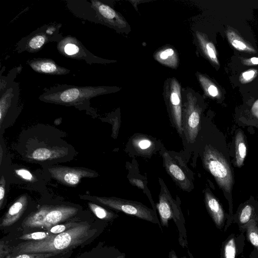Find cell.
Returning a JSON list of instances; mask_svg holds the SVG:
<instances>
[{"mask_svg": "<svg viewBox=\"0 0 258 258\" xmlns=\"http://www.w3.org/2000/svg\"><path fill=\"white\" fill-rule=\"evenodd\" d=\"M96 229L86 223H77L67 230L40 240L21 243L12 250V254L60 253L75 248L91 237Z\"/></svg>", "mask_w": 258, "mask_h": 258, "instance_id": "6da1fadb", "label": "cell"}, {"mask_svg": "<svg viewBox=\"0 0 258 258\" xmlns=\"http://www.w3.org/2000/svg\"><path fill=\"white\" fill-rule=\"evenodd\" d=\"M202 161L204 168L213 175L222 190L229 203L230 212H232V191L235 178L224 136L222 135L218 145L206 144Z\"/></svg>", "mask_w": 258, "mask_h": 258, "instance_id": "7a4b0ae2", "label": "cell"}, {"mask_svg": "<svg viewBox=\"0 0 258 258\" xmlns=\"http://www.w3.org/2000/svg\"><path fill=\"white\" fill-rule=\"evenodd\" d=\"M101 87H78L70 85H58L46 89L39 99L45 102L75 105L89 101L91 98L105 93Z\"/></svg>", "mask_w": 258, "mask_h": 258, "instance_id": "3957f363", "label": "cell"}, {"mask_svg": "<svg viewBox=\"0 0 258 258\" xmlns=\"http://www.w3.org/2000/svg\"><path fill=\"white\" fill-rule=\"evenodd\" d=\"M77 209L67 206L43 207L28 216L22 227L26 228L50 229L74 216Z\"/></svg>", "mask_w": 258, "mask_h": 258, "instance_id": "277c9868", "label": "cell"}, {"mask_svg": "<svg viewBox=\"0 0 258 258\" xmlns=\"http://www.w3.org/2000/svg\"><path fill=\"white\" fill-rule=\"evenodd\" d=\"M162 156L167 173L182 190L190 191L194 188V176L182 159L168 151H164Z\"/></svg>", "mask_w": 258, "mask_h": 258, "instance_id": "5b68a950", "label": "cell"}, {"mask_svg": "<svg viewBox=\"0 0 258 258\" xmlns=\"http://www.w3.org/2000/svg\"><path fill=\"white\" fill-rule=\"evenodd\" d=\"M61 25H45L22 39L18 44L20 52L27 51L34 52L39 50L49 41L61 40L63 37L59 34Z\"/></svg>", "mask_w": 258, "mask_h": 258, "instance_id": "8992f818", "label": "cell"}, {"mask_svg": "<svg viewBox=\"0 0 258 258\" xmlns=\"http://www.w3.org/2000/svg\"><path fill=\"white\" fill-rule=\"evenodd\" d=\"M98 201L114 210L149 222H157L154 212L140 202L116 198H99Z\"/></svg>", "mask_w": 258, "mask_h": 258, "instance_id": "52a82bcc", "label": "cell"}, {"mask_svg": "<svg viewBox=\"0 0 258 258\" xmlns=\"http://www.w3.org/2000/svg\"><path fill=\"white\" fill-rule=\"evenodd\" d=\"M159 181L161 189L157 208L162 225L168 227L169 220L173 219L175 222L179 219L181 211L179 204L172 198L164 181L160 178Z\"/></svg>", "mask_w": 258, "mask_h": 258, "instance_id": "ba28073f", "label": "cell"}, {"mask_svg": "<svg viewBox=\"0 0 258 258\" xmlns=\"http://www.w3.org/2000/svg\"><path fill=\"white\" fill-rule=\"evenodd\" d=\"M60 52L73 58L85 59L90 64L95 63L96 57L88 51L78 40L68 36L62 39L57 46Z\"/></svg>", "mask_w": 258, "mask_h": 258, "instance_id": "9c48e42d", "label": "cell"}, {"mask_svg": "<svg viewBox=\"0 0 258 258\" xmlns=\"http://www.w3.org/2000/svg\"><path fill=\"white\" fill-rule=\"evenodd\" d=\"M204 202L206 209L217 227L223 225L225 213L218 199L209 188L204 191Z\"/></svg>", "mask_w": 258, "mask_h": 258, "instance_id": "30bf717a", "label": "cell"}, {"mask_svg": "<svg viewBox=\"0 0 258 258\" xmlns=\"http://www.w3.org/2000/svg\"><path fill=\"white\" fill-rule=\"evenodd\" d=\"M28 64L35 72L50 75H65L70 70L57 65L51 59L47 58H34L28 61Z\"/></svg>", "mask_w": 258, "mask_h": 258, "instance_id": "8fae6325", "label": "cell"}, {"mask_svg": "<svg viewBox=\"0 0 258 258\" xmlns=\"http://www.w3.org/2000/svg\"><path fill=\"white\" fill-rule=\"evenodd\" d=\"M234 161L236 167L241 168L244 164L247 151L246 137L240 128L237 129L234 138Z\"/></svg>", "mask_w": 258, "mask_h": 258, "instance_id": "7c38bea8", "label": "cell"}, {"mask_svg": "<svg viewBox=\"0 0 258 258\" xmlns=\"http://www.w3.org/2000/svg\"><path fill=\"white\" fill-rule=\"evenodd\" d=\"M257 210H258V198L251 196L239 208L238 211H237L239 224L244 226L251 220H256Z\"/></svg>", "mask_w": 258, "mask_h": 258, "instance_id": "4fadbf2b", "label": "cell"}, {"mask_svg": "<svg viewBox=\"0 0 258 258\" xmlns=\"http://www.w3.org/2000/svg\"><path fill=\"white\" fill-rule=\"evenodd\" d=\"M26 203L27 201L25 197H22L15 202L3 218L1 227H8L16 222L24 211Z\"/></svg>", "mask_w": 258, "mask_h": 258, "instance_id": "5bb4252c", "label": "cell"}, {"mask_svg": "<svg viewBox=\"0 0 258 258\" xmlns=\"http://www.w3.org/2000/svg\"><path fill=\"white\" fill-rule=\"evenodd\" d=\"M247 238L251 244L258 250V225L257 220L252 219L245 226Z\"/></svg>", "mask_w": 258, "mask_h": 258, "instance_id": "9a60e30c", "label": "cell"}, {"mask_svg": "<svg viewBox=\"0 0 258 258\" xmlns=\"http://www.w3.org/2000/svg\"><path fill=\"white\" fill-rule=\"evenodd\" d=\"M132 143L135 149L142 153L151 150L154 145L153 141L146 137H137L133 140Z\"/></svg>", "mask_w": 258, "mask_h": 258, "instance_id": "2e32d148", "label": "cell"}, {"mask_svg": "<svg viewBox=\"0 0 258 258\" xmlns=\"http://www.w3.org/2000/svg\"><path fill=\"white\" fill-rule=\"evenodd\" d=\"M89 207L94 214L99 218L110 220L115 218L114 213L108 211L103 208L93 204H89Z\"/></svg>", "mask_w": 258, "mask_h": 258, "instance_id": "e0dca14e", "label": "cell"}, {"mask_svg": "<svg viewBox=\"0 0 258 258\" xmlns=\"http://www.w3.org/2000/svg\"><path fill=\"white\" fill-rule=\"evenodd\" d=\"M60 253H24L12 254L6 258H50Z\"/></svg>", "mask_w": 258, "mask_h": 258, "instance_id": "ac0fdd59", "label": "cell"}, {"mask_svg": "<svg viewBox=\"0 0 258 258\" xmlns=\"http://www.w3.org/2000/svg\"><path fill=\"white\" fill-rule=\"evenodd\" d=\"M236 245L234 238L229 239L224 247V258H235Z\"/></svg>", "mask_w": 258, "mask_h": 258, "instance_id": "d6986e66", "label": "cell"}, {"mask_svg": "<svg viewBox=\"0 0 258 258\" xmlns=\"http://www.w3.org/2000/svg\"><path fill=\"white\" fill-rule=\"evenodd\" d=\"M52 234L49 231L46 232H36L31 233H27L23 235L21 237H20V239L23 240H40L44 239L50 236Z\"/></svg>", "mask_w": 258, "mask_h": 258, "instance_id": "ffe728a7", "label": "cell"}, {"mask_svg": "<svg viewBox=\"0 0 258 258\" xmlns=\"http://www.w3.org/2000/svg\"><path fill=\"white\" fill-rule=\"evenodd\" d=\"M51 155L50 151L47 149L41 148L35 150L32 153V158L35 160H44L48 159Z\"/></svg>", "mask_w": 258, "mask_h": 258, "instance_id": "44dd1931", "label": "cell"}, {"mask_svg": "<svg viewBox=\"0 0 258 258\" xmlns=\"http://www.w3.org/2000/svg\"><path fill=\"white\" fill-rule=\"evenodd\" d=\"M77 223H67L64 224H58L51 227L48 231L52 234H59L62 233L68 229L73 227Z\"/></svg>", "mask_w": 258, "mask_h": 258, "instance_id": "7402d4cb", "label": "cell"}, {"mask_svg": "<svg viewBox=\"0 0 258 258\" xmlns=\"http://www.w3.org/2000/svg\"><path fill=\"white\" fill-rule=\"evenodd\" d=\"M80 179V176L73 172H69L66 173L63 176V179L65 182L72 185L77 184Z\"/></svg>", "mask_w": 258, "mask_h": 258, "instance_id": "603a6c76", "label": "cell"}, {"mask_svg": "<svg viewBox=\"0 0 258 258\" xmlns=\"http://www.w3.org/2000/svg\"><path fill=\"white\" fill-rule=\"evenodd\" d=\"M11 250L4 241L1 240L0 243V258H4L9 255Z\"/></svg>", "mask_w": 258, "mask_h": 258, "instance_id": "cb8c5ba5", "label": "cell"}, {"mask_svg": "<svg viewBox=\"0 0 258 258\" xmlns=\"http://www.w3.org/2000/svg\"><path fill=\"white\" fill-rule=\"evenodd\" d=\"M16 172L18 175L26 180H31L33 178L31 173L26 169H22L17 170Z\"/></svg>", "mask_w": 258, "mask_h": 258, "instance_id": "d4e9b609", "label": "cell"}, {"mask_svg": "<svg viewBox=\"0 0 258 258\" xmlns=\"http://www.w3.org/2000/svg\"><path fill=\"white\" fill-rule=\"evenodd\" d=\"M207 49L210 57L217 62L216 57V51L215 47L213 44L211 43H208L207 44Z\"/></svg>", "mask_w": 258, "mask_h": 258, "instance_id": "484cf974", "label": "cell"}, {"mask_svg": "<svg viewBox=\"0 0 258 258\" xmlns=\"http://www.w3.org/2000/svg\"><path fill=\"white\" fill-rule=\"evenodd\" d=\"M171 102L174 106H178L180 103V99L175 92H173L171 95Z\"/></svg>", "mask_w": 258, "mask_h": 258, "instance_id": "4316f807", "label": "cell"}, {"mask_svg": "<svg viewBox=\"0 0 258 258\" xmlns=\"http://www.w3.org/2000/svg\"><path fill=\"white\" fill-rule=\"evenodd\" d=\"M130 181L132 184L138 187L139 188L142 189L144 188V185L142 180L138 179L131 178Z\"/></svg>", "mask_w": 258, "mask_h": 258, "instance_id": "83f0119b", "label": "cell"}, {"mask_svg": "<svg viewBox=\"0 0 258 258\" xmlns=\"http://www.w3.org/2000/svg\"><path fill=\"white\" fill-rule=\"evenodd\" d=\"M232 45L237 49L238 48L241 50H244L246 48V45L241 41L237 40H234L232 42Z\"/></svg>", "mask_w": 258, "mask_h": 258, "instance_id": "f1b7e54d", "label": "cell"}, {"mask_svg": "<svg viewBox=\"0 0 258 258\" xmlns=\"http://www.w3.org/2000/svg\"><path fill=\"white\" fill-rule=\"evenodd\" d=\"M209 94L212 96H216L218 95V92L217 88L213 85H211L208 89Z\"/></svg>", "mask_w": 258, "mask_h": 258, "instance_id": "f546056e", "label": "cell"}, {"mask_svg": "<svg viewBox=\"0 0 258 258\" xmlns=\"http://www.w3.org/2000/svg\"><path fill=\"white\" fill-rule=\"evenodd\" d=\"M5 184L4 185H3L1 182V186H0V201H1L0 206H1V207L2 206L3 201V199H4V197H5Z\"/></svg>", "mask_w": 258, "mask_h": 258, "instance_id": "4dcf8cb0", "label": "cell"}, {"mask_svg": "<svg viewBox=\"0 0 258 258\" xmlns=\"http://www.w3.org/2000/svg\"><path fill=\"white\" fill-rule=\"evenodd\" d=\"M254 72L253 71L244 72L243 74V77L245 79H249L254 76Z\"/></svg>", "mask_w": 258, "mask_h": 258, "instance_id": "1f68e13d", "label": "cell"}, {"mask_svg": "<svg viewBox=\"0 0 258 258\" xmlns=\"http://www.w3.org/2000/svg\"><path fill=\"white\" fill-rule=\"evenodd\" d=\"M168 55L167 54V53L165 52V51L162 52L160 54V57L162 59H166L168 57Z\"/></svg>", "mask_w": 258, "mask_h": 258, "instance_id": "d6a6232c", "label": "cell"}, {"mask_svg": "<svg viewBox=\"0 0 258 258\" xmlns=\"http://www.w3.org/2000/svg\"><path fill=\"white\" fill-rule=\"evenodd\" d=\"M169 258H178L177 255L175 254L174 252L172 250L169 252Z\"/></svg>", "mask_w": 258, "mask_h": 258, "instance_id": "836d02e7", "label": "cell"}, {"mask_svg": "<svg viewBox=\"0 0 258 258\" xmlns=\"http://www.w3.org/2000/svg\"><path fill=\"white\" fill-rule=\"evenodd\" d=\"M168 56H170L173 54V50L172 49H167L165 50Z\"/></svg>", "mask_w": 258, "mask_h": 258, "instance_id": "e575fe53", "label": "cell"}, {"mask_svg": "<svg viewBox=\"0 0 258 258\" xmlns=\"http://www.w3.org/2000/svg\"><path fill=\"white\" fill-rule=\"evenodd\" d=\"M251 61L253 64H258V58L252 57L251 58Z\"/></svg>", "mask_w": 258, "mask_h": 258, "instance_id": "d590c367", "label": "cell"}, {"mask_svg": "<svg viewBox=\"0 0 258 258\" xmlns=\"http://www.w3.org/2000/svg\"><path fill=\"white\" fill-rule=\"evenodd\" d=\"M115 258H125V255L123 254L120 255L119 256H118Z\"/></svg>", "mask_w": 258, "mask_h": 258, "instance_id": "8d00e7d4", "label": "cell"}, {"mask_svg": "<svg viewBox=\"0 0 258 258\" xmlns=\"http://www.w3.org/2000/svg\"><path fill=\"white\" fill-rule=\"evenodd\" d=\"M61 258H65V257H61Z\"/></svg>", "mask_w": 258, "mask_h": 258, "instance_id": "74e56055", "label": "cell"}]
</instances>
